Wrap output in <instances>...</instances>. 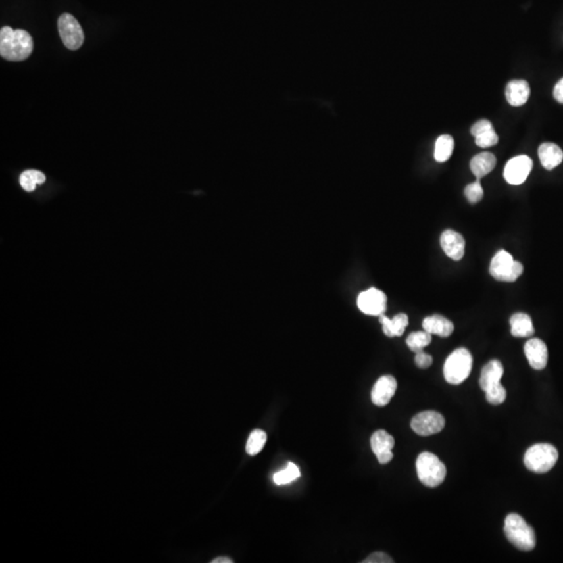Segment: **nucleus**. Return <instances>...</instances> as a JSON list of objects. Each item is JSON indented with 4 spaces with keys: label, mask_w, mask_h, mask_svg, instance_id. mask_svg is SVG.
<instances>
[{
    "label": "nucleus",
    "mask_w": 563,
    "mask_h": 563,
    "mask_svg": "<svg viewBox=\"0 0 563 563\" xmlns=\"http://www.w3.org/2000/svg\"><path fill=\"white\" fill-rule=\"evenodd\" d=\"M92 360L90 351L76 341L48 342L41 351V367L51 383H67L74 367H86Z\"/></svg>",
    "instance_id": "nucleus-3"
},
{
    "label": "nucleus",
    "mask_w": 563,
    "mask_h": 563,
    "mask_svg": "<svg viewBox=\"0 0 563 563\" xmlns=\"http://www.w3.org/2000/svg\"><path fill=\"white\" fill-rule=\"evenodd\" d=\"M65 95V76L53 60H27L20 53H9L0 60V109L11 120H53Z\"/></svg>",
    "instance_id": "nucleus-1"
},
{
    "label": "nucleus",
    "mask_w": 563,
    "mask_h": 563,
    "mask_svg": "<svg viewBox=\"0 0 563 563\" xmlns=\"http://www.w3.org/2000/svg\"><path fill=\"white\" fill-rule=\"evenodd\" d=\"M115 59L125 86L142 101H153L167 86V63L157 42L141 27L121 30L115 41Z\"/></svg>",
    "instance_id": "nucleus-2"
}]
</instances>
